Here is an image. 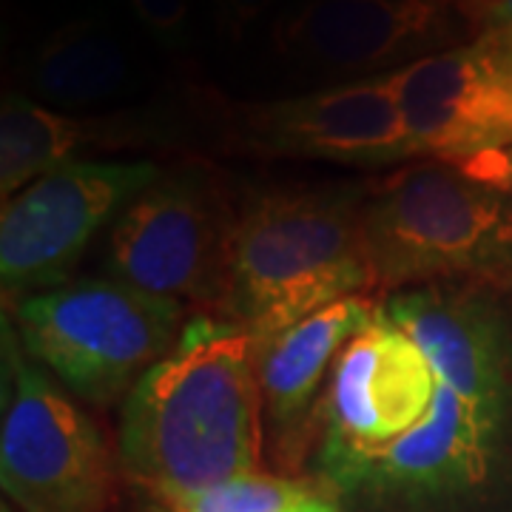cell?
<instances>
[{
	"label": "cell",
	"instance_id": "6da1fadb",
	"mask_svg": "<svg viewBox=\"0 0 512 512\" xmlns=\"http://www.w3.org/2000/svg\"><path fill=\"white\" fill-rule=\"evenodd\" d=\"M262 390L256 342L234 322L197 316L128 393L120 464L157 501L259 470Z\"/></svg>",
	"mask_w": 512,
	"mask_h": 512
},
{
	"label": "cell",
	"instance_id": "7a4b0ae2",
	"mask_svg": "<svg viewBox=\"0 0 512 512\" xmlns=\"http://www.w3.org/2000/svg\"><path fill=\"white\" fill-rule=\"evenodd\" d=\"M365 205L348 191H271L234 220L222 313L256 345L373 291Z\"/></svg>",
	"mask_w": 512,
	"mask_h": 512
},
{
	"label": "cell",
	"instance_id": "3957f363",
	"mask_svg": "<svg viewBox=\"0 0 512 512\" xmlns=\"http://www.w3.org/2000/svg\"><path fill=\"white\" fill-rule=\"evenodd\" d=\"M373 291H407L512 271V200L456 165L421 160L365 202Z\"/></svg>",
	"mask_w": 512,
	"mask_h": 512
},
{
	"label": "cell",
	"instance_id": "277c9868",
	"mask_svg": "<svg viewBox=\"0 0 512 512\" xmlns=\"http://www.w3.org/2000/svg\"><path fill=\"white\" fill-rule=\"evenodd\" d=\"M23 350L74 396L111 404L177 345L185 305L117 279L66 282L15 305Z\"/></svg>",
	"mask_w": 512,
	"mask_h": 512
},
{
	"label": "cell",
	"instance_id": "5b68a950",
	"mask_svg": "<svg viewBox=\"0 0 512 512\" xmlns=\"http://www.w3.org/2000/svg\"><path fill=\"white\" fill-rule=\"evenodd\" d=\"M6 404L0 481L23 512H109L114 464L103 433L46 367L3 336Z\"/></svg>",
	"mask_w": 512,
	"mask_h": 512
},
{
	"label": "cell",
	"instance_id": "8992f818",
	"mask_svg": "<svg viewBox=\"0 0 512 512\" xmlns=\"http://www.w3.org/2000/svg\"><path fill=\"white\" fill-rule=\"evenodd\" d=\"M157 180L154 163L72 160L3 202L0 279L6 305L66 285L94 234Z\"/></svg>",
	"mask_w": 512,
	"mask_h": 512
},
{
	"label": "cell",
	"instance_id": "52a82bcc",
	"mask_svg": "<svg viewBox=\"0 0 512 512\" xmlns=\"http://www.w3.org/2000/svg\"><path fill=\"white\" fill-rule=\"evenodd\" d=\"M231 228L234 220L211 185L160 177L111 225L109 274L180 305L200 302L222 311Z\"/></svg>",
	"mask_w": 512,
	"mask_h": 512
},
{
	"label": "cell",
	"instance_id": "ba28073f",
	"mask_svg": "<svg viewBox=\"0 0 512 512\" xmlns=\"http://www.w3.org/2000/svg\"><path fill=\"white\" fill-rule=\"evenodd\" d=\"M439 379L424 350L382 308L330 367L319 404V470L328 478L345 464L379 453L407 436L436 399Z\"/></svg>",
	"mask_w": 512,
	"mask_h": 512
},
{
	"label": "cell",
	"instance_id": "9c48e42d",
	"mask_svg": "<svg viewBox=\"0 0 512 512\" xmlns=\"http://www.w3.org/2000/svg\"><path fill=\"white\" fill-rule=\"evenodd\" d=\"M390 77L416 157L461 163L512 146V32H481Z\"/></svg>",
	"mask_w": 512,
	"mask_h": 512
},
{
	"label": "cell",
	"instance_id": "30bf717a",
	"mask_svg": "<svg viewBox=\"0 0 512 512\" xmlns=\"http://www.w3.org/2000/svg\"><path fill=\"white\" fill-rule=\"evenodd\" d=\"M450 0H305L276 20L274 46L333 74H393L461 46Z\"/></svg>",
	"mask_w": 512,
	"mask_h": 512
},
{
	"label": "cell",
	"instance_id": "8fae6325",
	"mask_svg": "<svg viewBox=\"0 0 512 512\" xmlns=\"http://www.w3.org/2000/svg\"><path fill=\"white\" fill-rule=\"evenodd\" d=\"M510 416V410L473 402L439 382L430 413L407 436L350 461L325 481L345 493L402 504L470 493L493 473Z\"/></svg>",
	"mask_w": 512,
	"mask_h": 512
},
{
	"label": "cell",
	"instance_id": "7c38bea8",
	"mask_svg": "<svg viewBox=\"0 0 512 512\" xmlns=\"http://www.w3.org/2000/svg\"><path fill=\"white\" fill-rule=\"evenodd\" d=\"M237 114L245 140L274 157L342 165H390L416 157L390 74L248 103Z\"/></svg>",
	"mask_w": 512,
	"mask_h": 512
},
{
	"label": "cell",
	"instance_id": "4fadbf2b",
	"mask_svg": "<svg viewBox=\"0 0 512 512\" xmlns=\"http://www.w3.org/2000/svg\"><path fill=\"white\" fill-rule=\"evenodd\" d=\"M382 311L424 350L441 384L512 413V333L484 293L421 285L390 293Z\"/></svg>",
	"mask_w": 512,
	"mask_h": 512
},
{
	"label": "cell",
	"instance_id": "5bb4252c",
	"mask_svg": "<svg viewBox=\"0 0 512 512\" xmlns=\"http://www.w3.org/2000/svg\"><path fill=\"white\" fill-rule=\"evenodd\" d=\"M376 305L367 296H348L325 311L313 313L265 345H256V373L262 390V413L279 450L296 461L308 433L313 396L336 356L350 339L367 328Z\"/></svg>",
	"mask_w": 512,
	"mask_h": 512
},
{
	"label": "cell",
	"instance_id": "9a60e30c",
	"mask_svg": "<svg viewBox=\"0 0 512 512\" xmlns=\"http://www.w3.org/2000/svg\"><path fill=\"white\" fill-rule=\"evenodd\" d=\"M131 77L123 43L97 20H72L40 43L26 80L57 106H97L126 89Z\"/></svg>",
	"mask_w": 512,
	"mask_h": 512
},
{
	"label": "cell",
	"instance_id": "2e32d148",
	"mask_svg": "<svg viewBox=\"0 0 512 512\" xmlns=\"http://www.w3.org/2000/svg\"><path fill=\"white\" fill-rule=\"evenodd\" d=\"M111 126L49 109L23 94H6L0 109V191L3 202L18 197L40 177L72 163L83 146L106 143Z\"/></svg>",
	"mask_w": 512,
	"mask_h": 512
},
{
	"label": "cell",
	"instance_id": "e0dca14e",
	"mask_svg": "<svg viewBox=\"0 0 512 512\" xmlns=\"http://www.w3.org/2000/svg\"><path fill=\"white\" fill-rule=\"evenodd\" d=\"M168 512H339L322 487L268 473H245L197 493L160 501Z\"/></svg>",
	"mask_w": 512,
	"mask_h": 512
},
{
	"label": "cell",
	"instance_id": "ac0fdd59",
	"mask_svg": "<svg viewBox=\"0 0 512 512\" xmlns=\"http://www.w3.org/2000/svg\"><path fill=\"white\" fill-rule=\"evenodd\" d=\"M137 20L168 49L183 46L188 37L191 0H131Z\"/></svg>",
	"mask_w": 512,
	"mask_h": 512
},
{
	"label": "cell",
	"instance_id": "d6986e66",
	"mask_svg": "<svg viewBox=\"0 0 512 512\" xmlns=\"http://www.w3.org/2000/svg\"><path fill=\"white\" fill-rule=\"evenodd\" d=\"M456 165L461 174H467L470 180L493 188L498 194H504L507 200H512V146L493 148V151H481L473 154Z\"/></svg>",
	"mask_w": 512,
	"mask_h": 512
},
{
	"label": "cell",
	"instance_id": "ffe728a7",
	"mask_svg": "<svg viewBox=\"0 0 512 512\" xmlns=\"http://www.w3.org/2000/svg\"><path fill=\"white\" fill-rule=\"evenodd\" d=\"M450 6L478 35L490 29L512 32V0H450Z\"/></svg>",
	"mask_w": 512,
	"mask_h": 512
},
{
	"label": "cell",
	"instance_id": "44dd1931",
	"mask_svg": "<svg viewBox=\"0 0 512 512\" xmlns=\"http://www.w3.org/2000/svg\"><path fill=\"white\" fill-rule=\"evenodd\" d=\"M271 3L274 0H214L217 15H220V26L234 40H242L256 20L271 9Z\"/></svg>",
	"mask_w": 512,
	"mask_h": 512
},
{
	"label": "cell",
	"instance_id": "7402d4cb",
	"mask_svg": "<svg viewBox=\"0 0 512 512\" xmlns=\"http://www.w3.org/2000/svg\"><path fill=\"white\" fill-rule=\"evenodd\" d=\"M3 512H9V510H3Z\"/></svg>",
	"mask_w": 512,
	"mask_h": 512
}]
</instances>
